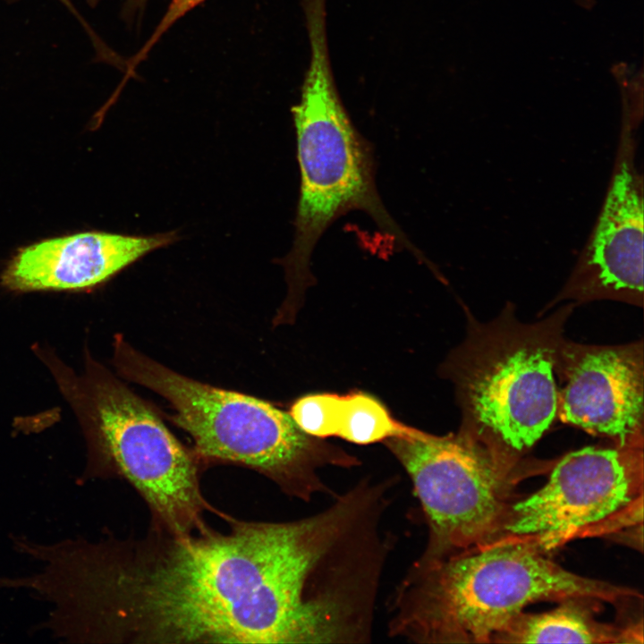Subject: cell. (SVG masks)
<instances>
[{
    "mask_svg": "<svg viewBox=\"0 0 644 644\" xmlns=\"http://www.w3.org/2000/svg\"><path fill=\"white\" fill-rule=\"evenodd\" d=\"M575 306L567 302L533 323L521 322L509 302L487 322L463 306L465 337L440 366L455 389L458 431L505 459L524 461L557 418L555 362Z\"/></svg>",
    "mask_w": 644,
    "mask_h": 644,
    "instance_id": "obj_5",
    "label": "cell"
},
{
    "mask_svg": "<svg viewBox=\"0 0 644 644\" xmlns=\"http://www.w3.org/2000/svg\"><path fill=\"white\" fill-rule=\"evenodd\" d=\"M383 443L410 477L428 526L413 568L490 543L516 500L518 483L547 468L505 459L460 431Z\"/></svg>",
    "mask_w": 644,
    "mask_h": 644,
    "instance_id": "obj_7",
    "label": "cell"
},
{
    "mask_svg": "<svg viewBox=\"0 0 644 644\" xmlns=\"http://www.w3.org/2000/svg\"><path fill=\"white\" fill-rule=\"evenodd\" d=\"M143 538H68L53 597L74 643H295L282 580L284 521L225 519Z\"/></svg>",
    "mask_w": 644,
    "mask_h": 644,
    "instance_id": "obj_1",
    "label": "cell"
},
{
    "mask_svg": "<svg viewBox=\"0 0 644 644\" xmlns=\"http://www.w3.org/2000/svg\"><path fill=\"white\" fill-rule=\"evenodd\" d=\"M119 377L163 397L171 420L192 439L201 465L228 463L256 470L284 494L310 502L334 496L322 470L351 469L358 457L302 431L271 402L180 374L134 348L122 335L113 343Z\"/></svg>",
    "mask_w": 644,
    "mask_h": 644,
    "instance_id": "obj_3",
    "label": "cell"
},
{
    "mask_svg": "<svg viewBox=\"0 0 644 644\" xmlns=\"http://www.w3.org/2000/svg\"><path fill=\"white\" fill-rule=\"evenodd\" d=\"M90 6L97 5L102 0H86ZM148 0H125L122 9V17L129 24L138 21L145 9Z\"/></svg>",
    "mask_w": 644,
    "mask_h": 644,
    "instance_id": "obj_15",
    "label": "cell"
},
{
    "mask_svg": "<svg viewBox=\"0 0 644 644\" xmlns=\"http://www.w3.org/2000/svg\"><path fill=\"white\" fill-rule=\"evenodd\" d=\"M37 353L50 369L79 419L87 460L80 478H121L146 502L151 527L174 534L208 528L206 512L223 517L200 488L201 463L167 428L148 402L85 352L77 375L45 350Z\"/></svg>",
    "mask_w": 644,
    "mask_h": 644,
    "instance_id": "obj_4",
    "label": "cell"
},
{
    "mask_svg": "<svg viewBox=\"0 0 644 644\" xmlns=\"http://www.w3.org/2000/svg\"><path fill=\"white\" fill-rule=\"evenodd\" d=\"M641 597L632 589L567 571L534 545L493 544L409 567L391 595L387 630L415 643H487L534 602L620 604Z\"/></svg>",
    "mask_w": 644,
    "mask_h": 644,
    "instance_id": "obj_2",
    "label": "cell"
},
{
    "mask_svg": "<svg viewBox=\"0 0 644 644\" xmlns=\"http://www.w3.org/2000/svg\"><path fill=\"white\" fill-rule=\"evenodd\" d=\"M601 601L572 598L541 614L523 612L493 642L502 643H642V623L616 626L600 623L595 611Z\"/></svg>",
    "mask_w": 644,
    "mask_h": 644,
    "instance_id": "obj_13",
    "label": "cell"
},
{
    "mask_svg": "<svg viewBox=\"0 0 644 644\" xmlns=\"http://www.w3.org/2000/svg\"><path fill=\"white\" fill-rule=\"evenodd\" d=\"M557 418L618 445H644V343L596 345L564 337L555 357Z\"/></svg>",
    "mask_w": 644,
    "mask_h": 644,
    "instance_id": "obj_10",
    "label": "cell"
},
{
    "mask_svg": "<svg viewBox=\"0 0 644 644\" xmlns=\"http://www.w3.org/2000/svg\"><path fill=\"white\" fill-rule=\"evenodd\" d=\"M206 0H171L165 13L143 47L129 60L131 68L136 69L150 53L162 36L182 16Z\"/></svg>",
    "mask_w": 644,
    "mask_h": 644,
    "instance_id": "obj_14",
    "label": "cell"
},
{
    "mask_svg": "<svg viewBox=\"0 0 644 644\" xmlns=\"http://www.w3.org/2000/svg\"><path fill=\"white\" fill-rule=\"evenodd\" d=\"M176 237L174 232L148 236L84 232L43 240L16 252L1 283L19 292L93 288Z\"/></svg>",
    "mask_w": 644,
    "mask_h": 644,
    "instance_id": "obj_11",
    "label": "cell"
},
{
    "mask_svg": "<svg viewBox=\"0 0 644 644\" xmlns=\"http://www.w3.org/2000/svg\"><path fill=\"white\" fill-rule=\"evenodd\" d=\"M310 60L299 102L292 107L300 166V198L292 247L283 259L287 295L278 312L293 318L314 283L311 254L339 216L366 212L386 233L421 260L383 205L375 183L370 145L353 125L335 83L327 47L326 17L306 18Z\"/></svg>",
    "mask_w": 644,
    "mask_h": 644,
    "instance_id": "obj_6",
    "label": "cell"
},
{
    "mask_svg": "<svg viewBox=\"0 0 644 644\" xmlns=\"http://www.w3.org/2000/svg\"><path fill=\"white\" fill-rule=\"evenodd\" d=\"M7 3L14 2L15 0H5ZM61 4H63L71 13L73 14L76 19L80 22L83 29L86 30V32L89 34L91 40H94L97 38V34L93 31V30L90 28V26L85 21V20L82 18V16L80 14V13L76 10L75 6L73 5L72 0H58Z\"/></svg>",
    "mask_w": 644,
    "mask_h": 644,
    "instance_id": "obj_16",
    "label": "cell"
},
{
    "mask_svg": "<svg viewBox=\"0 0 644 644\" xmlns=\"http://www.w3.org/2000/svg\"><path fill=\"white\" fill-rule=\"evenodd\" d=\"M288 413L312 436H337L357 445L424 433L395 419L379 400L362 392L306 394L292 403Z\"/></svg>",
    "mask_w": 644,
    "mask_h": 644,
    "instance_id": "obj_12",
    "label": "cell"
},
{
    "mask_svg": "<svg viewBox=\"0 0 644 644\" xmlns=\"http://www.w3.org/2000/svg\"><path fill=\"white\" fill-rule=\"evenodd\" d=\"M639 123L623 112L611 180L592 233L557 295L576 306L615 301L643 307V179L636 165Z\"/></svg>",
    "mask_w": 644,
    "mask_h": 644,
    "instance_id": "obj_9",
    "label": "cell"
},
{
    "mask_svg": "<svg viewBox=\"0 0 644 644\" xmlns=\"http://www.w3.org/2000/svg\"><path fill=\"white\" fill-rule=\"evenodd\" d=\"M643 448L613 444L567 453L553 464L541 488L511 504L487 545L529 543L549 554L577 538L623 535L642 526Z\"/></svg>",
    "mask_w": 644,
    "mask_h": 644,
    "instance_id": "obj_8",
    "label": "cell"
},
{
    "mask_svg": "<svg viewBox=\"0 0 644 644\" xmlns=\"http://www.w3.org/2000/svg\"><path fill=\"white\" fill-rule=\"evenodd\" d=\"M590 1H591V0H580V3L585 4H587V5H588V4H589Z\"/></svg>",
    "mask_w": 644,
    "mask_h": 644,
    "instance_id": "obj_17",
    "label": "cell"
}]
</instances>
